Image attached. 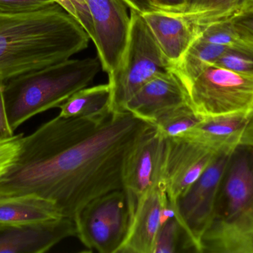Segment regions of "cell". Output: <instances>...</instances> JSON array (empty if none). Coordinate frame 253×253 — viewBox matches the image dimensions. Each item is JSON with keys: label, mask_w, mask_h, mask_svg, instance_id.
<instances>
[{"label": "cell", "mask_w": 253, "mask_h": 253, "mask_svg": "<svg viewBox=\"0 0 253 253\" xmlns=\"http://www.w3.org/2000/svg\"><path fill=\"white\" fill-rule=\"evenodd\" d=\"M123 1L129 10H135L141 14L147 12L159 10L152 4L150 0H123Z\"/></svg>", "instance_id": "31"}, {"label": "cell", "mask_w": 253, "mask_h": 253, "mask_svg": "<svg viewBox=\"0 0 253 253\" xmlns=\"http://www.w3.org/2000/svg\"><path fill=\"white\" fill-rule=\"evenodd\" d=\"M227 19L240 40L253 47V0H242L236 11Z\"/></svg>", "instance_id": "25"}, {"label": "cell", "mask_w": 253, "mask_h": 253, "mask_svg": "<svg viewBox=\"0 0 253 253\" xmlns=\"http://www.w3.org/2000/svg\"><path fill=\"white\" fill-rule=\"evenodd\" d=\"M127 40L117 68L108 75L111 111H124L129 99L149 80L172 69L142 14L129 10Z\"/></svg>", "instance_id": "5"}, {"label": "cell", "mask_w": 253, "mask_h": 253, "mask_svg": "<svg viewBox=\"0 0 253 253\" xmlns=\"http://www.w3.org/2000/svg\"><path fill=\"white\" fill-rule=\"evenodd\" d=\"M242 0H188L182 15L199 27L230 17Z\"/></svg>", "instance_id": "20"}, {"label": "cell", "mask_w": 253, "mask_h": 253, "mask_svg": "<svg viewBox=\"0 0 253 253\" xmlns=\"http://www.w3.org/2000/svg\"><path fill=\"white\" fill-rule=\"evenodd\" d=\"M236 145L218 151L202 175L170 204L190 249L196 252L201 253V242L212 218L218 185L229 155Z\"/></svg>", "instance_id": "8"}, {"label": "cell", "mask_w": 253, "mask_h": 253, "mask_svg": "<svg viewBox=\"0 0 253 253\" xmlns=\"http://www.w3.org/2000/svg\"><path fill=\"white\" fill-rule=\"evenodd\" d=\"M90 40L81 23L56 3L35 11L0 12V80L71 59Z\"/></svg>", "instance_id": "2"}, {"label": "cell", "mask_w": 253, "mask_h": 253, "mask_svg": "<svg viewBox=\"0 0 253 253\" xmlns=\"http://www.w3.org/2000/svg\"><path fill=\"white\" fill-rule=\"evenodd\" d=\"M186 103L188 101L185 89L171 70L145 83L126 102L124 111L153 124L167 111Z\"/></svg>", "instance_id": "12"}, {"label": "cell", "mask_w": 253, "mask_h": 253, "mask_svg": "<svg viewBox=\"0 0 253 253\" xmlns=\"http://www.w3.org/2000/svg\"><path fill=\"white\" fill-rule=\"evenodd\" d=\"M71 1L77 10V19L83 25L84 30L87 31L90 40L94 43L96 39L94 25H93V19L87 8L85 1L84 0H71Z\"/></svg>", "instance_id": "28"}, {"label": "cell", "mask_w": 253, "mask_h": 253, "mask_svg": "<svg viewBox=\"0 0 253 253\" xmlns=\"http://www.w3.org/2000/svg\"><path fill=\"white\" fill-rule=\"evenodd\" d=\"M77 236L74 220L59 218L34 225L0 229V253H43Z\"/></svg>", "instance_id": "13"}, {"label": "cell", "mask_w": 253, "mask_h": 253, "mask_svg": "<svg viewBox=\"0 0 253 253\" xmlns=\"http://www.w3.org/2000/svg\"><path fill=\"white\" fill-rule=\"evenodd\" d=\"M201 253H253V145L248 141L229 155Z\"/></svg>", "instance_id": "3"}, {"label": "cell", "mask_w": 253, "mask_h": 253, "mask_svg": "<svg viewBox=\"0 0 253 253\" xmlns=\"http://www.w3.org/2000/svg\"><path fill=\"white\" fill-rule=\"evenodd\" d=\"M203 119L186 103L167 111L153 125L165 138H184Z\"/></svg>", "instance_id": "21"}, {"label": "cell", "mask_w": 253, "mask_h": 253, "mask_svg": "<svg viewBox=\"0 0 253 253\" xmlns=\"http://www.w3.org/2000/svg\"><path fill=\"white\" fill-rule=\"evenodd\" d=\"M77 236L90 250L118 253L129 226L124 190H115L90 201L74 218Z\"/></svg>", "instance_id": "7"}, {"label": "cell", "mask_w": 253, "mask_h": 253, "mask_svg": "<svg viewBox=\"0 0 253 253\" xmlns=\"http://www.w3.org/2000/svg\"><path fill=\"white\" fill-rule=\"evenodd\" d=\"M101 66L99 58L68 59L4 81L3 95L12 130L40 113L59 108L87 87Z\"/></svg>", "instance_id": "4"}, {"label": "cell", "mask_w": 253, "mask_h": 253, "mask_svg": "<svg viewBox=\"0 0 253 253\" xmlns=\"http://www.w3.org/2000/svg\"><path fill=\"white\" fill-rule=\"evenodd\" d=\"M142 16L173 68L199 37L201 27L176 13L155 10L143 13Z\"/></svg>", "instance_id": "15"}, {"label": "cell", "mask_w": 253, "mask_h": 253, "mask_svg": "<svg viewBox=\"0 0 253 253\" xmlns=\"http://www.w3.org/2000/svg\"><path fill=\"white\" fill-rule=\"evenodd\" d=\"M23 134L15 135L8 139L0 140V178L14 166L20 152Z\"/></svg>", "instance_id": "26"}, {"label": "cell", "mask_w": 253, "mask_h": 253, "mask_svg": "<svg viewBox=\"0 0 253 253\" xmlns=\"http://www.w3.org/2000/svg\"><path fill=\"white\" fill-rule=\"evenodd\" d=\"M94 25V44L102 69L112 74L124 52L129 13L123 0H84Z\"/></svg>", "instance_id": "11"}, {"label": "cell", "mask_w": 253, "mask_h": 253, "mask_svg": "<svg viewBox=\"0 0 253 253\" xmlns=\"http://www.w3.org/2000/svg\"><path fill=\"white\" fill-rule=\"evenodd\" d=\"M153 127L126 111L58 115L23 135L16 163L0 178V197L35 195L74 220L90 201L123 190L126 159Z\"/></svg>", "instance_id": "1"}, {"label": "cell", "mask_w": 253, "mask_h": 253, "mask_svg": "<svg viewBox=\"0 0 253 253\" xmlns=\"http://www.w3.org/2000/svg\"><path fill=\"white\" fill-rule=\"evenodd\" d=\"M193 111L203 118L253 111V75L216 65L184 86Z\"/></svg>", "instance_id": "6"}, {"label": "cell", "mask_w": 253, "mask_h": 253, "mask_svg": "<svg viewBox=\"0 0 253 253\" xmlns=\"http://www.w3.org/2000/svg\"><path fill=\"white\" fill-rule=\"evenodd\" d=\"M169 203L162 184L149 192L138 203L118 253H153L162 217Z\"/></svg>", "instance_id": "14"}, {"label": "cell", "mask_w": 253, "mask_h": 253, "mask_svg": "<svg viewBox=\"0 0 253 253\" xmlns=\"http://www.w3.org/2000/svg\"><path fill=\"white\" fill-rule=\"evenodd\" d=\"M220 150L188 138H167L162 185L170 204L202 175Z\"/></svg>", "instance_id": "10"}, {"label": "cell", "mask_w": 253, "mask_h": 253, "mask_svg": "<svg viewBox=\"0 0 253 253\" xmlns=\"http://www.w3.org/2000/svg\"><path fill=\"white\" fill-rule=\"evenodd\" d=\"M253 111L204 118L184 138H188L220 150L242 141Z\"/></svg>", "instance_id": "17"}, {"label": "cell", "mask_w": 253, "mask_h": 253, "mask_svg": "<svg viewBox=\"0 0 253 253\" xmlns=\"http://www.w3.org/2000/svg\"><path fill=\"white\" fill-rule=\"evenodd\" d=\"M62 117L98 118L111 111V88L109 83L80 89L60 106Z\"/></svg>", "instance_id": "18"}, {"label": "cell", "mask_w": 253, "mask_h": 253, "mask_svg": "<svg viewBox=\"0 0 253 253\" xmlns=\"http://www.w3.org/2000/svg\"><path fill=\"white\" fill-rule=\"evenodd\" d=\"M167 138L156 128L149 131L126 159L123 175L129 221L141 199L162 184Z\"/></svg>", "instance_id": "9"}, {"label": "cell", "mask_w": 253, "mask_h": 253, "mask_svg": "<svg viewBox=\"0 0 253 253\" xmlns=\"http://www.w3.org/2000/svg\"><path fill=\"white\" fill-rule=\"evenodd\" d=\"M54 4V0H0V12L25 13L41 10Z\"/></svg>", "instance_id": "27"}, {"label": "cell", "mask_w": 253, "mask_h": 253, "mask_svg": "<svg viewBox=\"0 0 253 253\" xmlns=\"http://www.w3.org/2000/svg\"><path fill=\"white\" fill-rule=\"evenodd\" d=\"M152 4L162 11L179 13L184 10L188 0H150Z\"/></svg>", "instance_id": "30"}, {"label": "cell", "mask_w": 253, "mask_h": 253, "mask_svg": "<svg viewBox=\"0 0 253 253\" xmlns=\"http://www.w3.org/2000/svg\"><path fill=\"white\" fill-rule=\"evenodd\" d=\"M213 65L253 75V47L247 44L228 47Z\"/></svg>", "instance_id": "23"}, {"label": "cell", "mask_w": 253, "mask_h": 253, "mask_svg": "<svg viewBox=\"0 0 253 253\" xmlns=\"http://www.w3.org/2000/svg\"><path fill=\"white\" fill-rule=\"evenodd\" d=\"M227 48L203 41L197 37L172 71L183 86H186L204 70L213 65Z\"/></svg>", "instance_id": "19"}, {"label": "cell", "mask_w": 253, "mask_h": 253, "mask_svg": "<svg viewBox=\"0 0 253 253\" xmlns=\"http://www.w3.org/2000/svg\"><path fill=\"white\" fill-rule=\"evenodd\" d=\"M181 245L184 249H190L184 230L175 217L162 224L158 233L153 253L179 252Z\"/></svg>", "instance_id": "22"}, {"label": "cell", "mask_w": 253, "mask_h": 253, "mask_svg": "<svg viewBox=\"0 0 253 253\" xmlns=\"http://www.w3.org/2000/svg\"><path fill=\"white\" fill-rule=\"evenodd\" d=\"M242 140L248 141L253 145V114L252 117H251V121H250L249 124H248V127L245 130Z\"/></svg>", "instance_id": "32"}, {"label": "cell", "mask_w": 253, "mask_h": 253, "mask_svg": "<svg viewBox=\"0 0 253 253\" xmlns=\"http://www.w3.org/2000/svg\"><path fill=\"white\" fill-rule=\"evenodd\" d=\"M198 37L203 41L225 47L245 44L240 40L227 18L201 27Z\"/></svg>", "instance_id": "24"}, {"label": "cell", "mask_w": 253, "mask_h": 253, "mask_svg": "<svg viewBox=\"0 0 253 253\" xmlns=\"http://www.w3.org/2000/svg\"><path fill=\"white\" fill-rule=\"evenodd\" d=\"M63 218L53 202L35 195L0 197V229L34 225Z\"/></svg>", "instance_id": "16"}, {"label": "cell", "mask_w": 253, "mask_h": 253, "mask_svg": "<svg viewBox=\"0 0 253 253\" xmlns=\"http://www.w3.org/2000/svg\"><path fill=\"white\" fill-rule=\"evenodd\" d=\"M4 82L0 80V140L8 139L15 135L14 132L10 128L8 119H7L4 95H3Z\"/></svg>", "instance_id": "29"}]
</instances>
